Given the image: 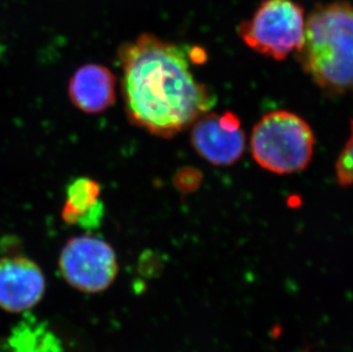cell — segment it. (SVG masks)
Listing matches in <instances>:
<instances>
[{"mask_svg":"<svg viewBox=\"0 0 353 352\" xmlns=\"http://www.w3.org/2000/svg\"><path fill=\"white\" fill-rule=\"evenodd\" d=\"M121 92L130 123L160 137L187 130L215 97L191 71L183 47L143 34L118 50Z\"/></svg>","mask_w":353,"mask_h":352,"instance_id":"1","label":"cell"},{"mask_svg":"<svg viewBox=\"0 0 353 352\" xmlns=\"http://www.w3.org/2000/svg\"><path fill=\"white\" fill-rule=\"evenodd\" d=\"M297 57L305 72L328 93L353 92V6H316L305 23Z\"/></svg>","mask_w":353,"mask_h":352,"instance_id":"2","label":"cell"},{"mask_svg":"<svg viewBox=\"0 0 353 352\" xmlns=\"http://www.w3.org/2000/svg\"><path fill=\"white\" fill-rule=\"evenodd\" d=\"M314 137L301 117L288 111L268 113L254 127L250 149L261 167L276 174L303 170L314 155Z\"/></svg>","mask_w":353,"mask_h":352,"instance_id":"3","label":"cell"},{"mask_svg":"<svg viewBox=\"0 0 353 352\" xmlns=\"http://www.w3.org/2000/svg\"><path fill=\"white\" fill-rule=\"evenodd\" d=\"M247 46L274 60H285L304 43L303 7L293 0H265L250 20L238 27Z\"/></svg>","mask_w":353,"mask_h":352,"instance_id":"4","label":"cell"},{"mask_svg":"<svg viewBox=\"0 0 353 352\" xmlns=\"http://www.w3.org/2000/svg\"><path fill=\"white\" fill-rule=\"evenodd\" d=\"M59 268L64 280L83 293L97 294L109 289L118 273L117 255L110 244L83 235L68 240Z\"/></svg>","mask_w":353,"mask_h":352,"instance_id":"5","label":"cell"},{"mask_svg":"<svg viewBox=\"0 0 353 352\" xmlns=\"http://www.w3.org/2000/svg\"><path fill=\"white\" fill-rule=\"evenodd\" d=\"M191 143L203 159L229 166L243 156L246 137L234 113H206L194 124Z\"/></svg>","mask_w":353,"mask_h":352,"instance_id":"6","label":"cell"},{"mask_svg":"<svg viewBox=\"0 0 353 352\" xmlns=\"http://www.w3.org/2000/svg\"><path fill=\"white\" fill-rule=\"evenodd\" d=\"M46 280L37 263L26 256L0 259V308L7 313H26L43 299Z\"/></svg>","mask_w":353,"mask_h":352,"instance_id":"7","label":"cell"},{"mask_svg":"<svg viewBox=\"0 0 353 352\" xmlns=\"http://www.w3.org/2000/svg\"><path fill=\"white\" fill-rule=\"evenodd\" d=\"M116 76L109 68L101 64H86L71 78L69 97L83 113H103L116 101Z\"/></svg>","mask_w":353,"mask_h":352,"instance_id":"8","label":"cell"},{"mask_svg":"<svg viewBox=\"0 0 353 352\" xmlns=\"http://www.w3.org/2000/svg\"><path fill=\"white\" fill-rule=\"evenodd\" d=\"M10 352H62L61 340L46 324L24 319L14 327L8 339Z\"/></svg>","mask_w":353,"mask_h":352,"instance_id":"9","label":"cell"},{"mask_svg":"<svg viewBox=\"0 0 353 352\" xmlns=\"http://www.w3.org/2000/svg\"><path fill=\"white\" fill-rule=\"evenodd\" d=\"M101 186L90 177H78L67 188V202L62 208V219L77 226L79 219L100 203Z\"/></svg>","mask_w":353,"mask_h":352,"instance_id":"10","label":"cell"},{"mask_svg":"<svg viewBox=\"0 0 353 352\" xmlns=\"http://www.w3.org/2000/svg\"><path fill=\"white\" fill-rule=\"evenodd\" d=\"M337 181L342 186L353 184V120L351 121V135L336 163Z\"/></svg>","mask_w":353,"mask_h":352,"instance_id":"11","label":"cell"}]
</instances>
